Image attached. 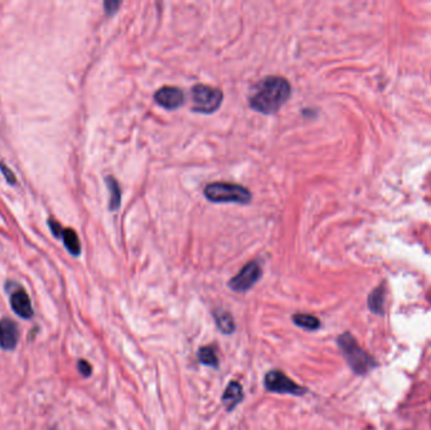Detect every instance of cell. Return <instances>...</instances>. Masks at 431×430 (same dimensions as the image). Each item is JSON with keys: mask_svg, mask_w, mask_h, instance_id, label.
Returning <instances> with one entry per match:
<instances>
[{"mask_svg": "<svg viewBox=\"0 0 431 430\" xmlns=\"http://www.w3.org/2000/svg\"><path fill=\"white\" fill-rule=\"evenodd\" d=\"M292 96V85L282 76H267L256 83L250 94L251 109L271 115L287 104Z\"/></svg>", "mask_w": 431, "mask_h": 430, "instance_id": "1", "label": "cell"}, {"mask_svg": "<svg viewBox=\"0 0 431 430\" xmlns=\"http://www.w3.org/2000/svg\"><path fill=\"white\" fill-rule=\"evenodd\" d=\"M206 199L213 204H249L252 194L249 188L228 182H213L205 187Z\"/></svg>", "mask_w": 431, "mask_h": 430, "instance_id": "2", "label": "cell"}, {"mask_svg": "<svg viewBox=\"0 0 431 430\" xmlns=\"http://www.w3.org/2000/svg\"><path fill=\"white\" fill-rule=\"evenodd\" d=\"M337 342L347 364L356 374L365 375L366 372L376 366L375 360L372 359L365 350L361 348L351 333L341 335L338 337Z\"/></svg>", "mask_w": 431, "mask_h": 430, "instance_id": "3", "label": "cell"}, {"mask_svg": "<svg viewBox=\"0 0 431 430\" xmlns=\"http://www.w3.org/2000/svg\"><path fill=\"white\" fill-rule=\"evenodd\" d=\"M192 110L201 114H212L220 109L223 101V93L220 88L205 83H197L192 88Z\"/></svg>", "mask_w": 431, "mask_h": 430, "instance_id": "4", "label": "cell"}, {"mask_svg": "<svg viewBox=\"0 0 431 430\" xmlns=\"http://www.w3.org/2000/svg\"><path fill=\"white\" fill-rule=\"evenodd\" d=\"M264 387L267 392L287 394L293 397H303L308 392V389L300 387L279 369H271L266 374L264 377Z\"/></svg>", "mask_w": 431, "mask_h": 430, "instance_id": "5", "label": "cell"}, {"mask_svg": "<svg viewBox=\"0 0 431 430\" xmlns=\"http://www.w3.org/2000/svg\"><path fill=\"white\" fill-rule=\"evenodd\" d=\"M262 276V269L257 261H250L243 266L238 276L228 281V287L233 292L245 293L254 287Z\"/></svg>", "mask_w": 431, "mask_h": 430, "instance_id": "6", "label": "cell"}, {"mask_svg": "<svg viewBox=\"0 0 431 430\" xmlns=\"http://www.w3.org/2000/svg\"><path fill=\"white\" fill-rule=\"evenodd\" d=\"M154 100L166 110H176L184 104V93L179 88L164 86L155 91Z\"/></svg>", "mask_w": 431, "mask_h": 430, "instance_id": "7", "label": "cell"}, {"mask_svg": "<svg viewBox=\"0 0 431 430\" xmlns=\"http://www.w3.org/2000/svg\"><path fill=\"white\" fill-rule=\"evenodd\" d=\"M19 341V331L14 320L3 318L0 320V347L4 351H13Z\"/></svg>", "mask_w": 431, "mask_h": 430, "instance_id": "8", "label": "cell"}, {"mask_svg": "<svg viewBox=\"0 0 431 430\" xmlns=\"http://www.w3.org/2000/svg\"><path fill=\"white\" fill-rule=\"evenodd\" d=\"M11 305L13 312L23 320H31L33 317L32 302L29 295L23 289H18L16 292L11 293Z\"/></svg>", "mask_w": 431, "mask_h": 430, "instance_id": "9", "label": "cell"}, {"mask_svg": "<svg viewBox=\"0 0 431 430\" xmlns=\"http://www.w3.org/2000/svg\"><path fill=\"white\" fill-rule=\"evenodd\" d=\"M243 400V390L238 381H231L222 395V403L228 411H233Z\"/></svg>", "mask_w": 431, "mask_h": 430, "instance_id": "10", "label": "cell"}, {"mask_svg": "<svg viewBox=\"0 0 431 430\" xmlns=\"http://www.w3.org/2000/svg\"><path fill=\"white\" fill-rule=\"evenodd\" d=\"M213 315H215L216 325L222 333L233 335V332L236 331V325H235L233 315L230 312L217 309Z\"/></svg>", "mask_w": 431, "mask_h": 430, "instance_id": "11", "label": "cell"}, {"mask_svg": "<svg viewBox=\"0 0 431 430\" xmlns=\"http://www.w3.org/2000/svg\"><path fill=\"white\" fill-rule=\"evenodd\" d=\"M62 238H63V243H65L67 250L70 251V254L73 255V256H78L81 254V243H80V238H78V234L75 232V230L65 229L63 234H62Z\"/></svg>", "mask_w": 431, "mask_h": 430, "instance_id": "12", "label": "cell"}, {"mask_svg": "<svg viewBox=\"0 0 431 430\" xmlns=\"http://www.w3.org/2000/svg\"><path fill=\"white\" fill-rule=\"evenodd\" d=\"M106 186L110 191V210L117 211L122 204V189L114 177H106Z\"/></svg>", "mask_w": 431, "mask_h": 430, "instance_id": "13", "label": "cell"}, {"mask_svg": "<svg viewBox=\"0 0 431 430\" xmlns=\"http://www.w3.org/2000/svg\"><path fill=\"white\" fill-rule=\"evenodd\" d=\"M293 322L295 325L308 330V331H315L321 327V320L312 315H305V313H297L293 315Z\"/></svg>", "mask_w": 431, "mask_h": 430, "instance_id": "14", "label": "cell"}, {"mask_svg": "<svg viewBox=\"0 0 431 430\" xmlns=\"http://www.w3.org/2000/svg\"><path fill=\"white\" fill-rule=\"evenodd\" d=\"M383 303H385V289L378 287L371 293L370 297H368V307L373 313L381 315L382 310H383Z\"/></svg>", "mask_w": 431, "mask_h": 430, "instance_id": "15", "label": "cell"}, {"mask_svg": "<svg viewBox=\"0 0 431 430\" xmlns=\"http://www.w3.org/2000/svg\"><path fill=\"white\" fill-rule=\"evenodd\" d=\"M198 360L199 362L206 366H210L213 369L218 367V357H217V352L213 347L211 346H206V347L199 348L198 351Z\"/></svg>", "mask_w": 431, "mask_h": 430, "instance_id": "16", "label": "cell"}, {"mask_svg": "<svg viewBox=\"0 0 431 430\" xmlns=\"http://www.w3.org/2000/svg\"><path fill=\"white\" fill-rule=\"evenodd\" d=\"M78 371L83 377H89L92 374V367L86 360H80L78 362Z\"/></svg>", "mask_w": 431, "mask_h": 430, "instance_id": "17", "label": "cell"}, {"mask_svg": "<svg viewBox=\"0 0 431 430\" xmlns=\"http://www.w3.org/2000/svg\"><path fill=\"white\" fill-rule=\"evenodd\" d=\"M122 6V3L120 1H115V0H107L104 3V6H105V11L109 16H112V14H115L117 13V9H119V6Z\"/></svg>", "mask_w": 431, "mask_h": 430, "instance_id": "18", "label": "cell"}, {"mask_svg": "<svg viewBox=\"0 0 431 430\" xmlns=\"http://www.w3.org/2000/svg\"><path fill=\"white\" fill-rule=\"evenodd\" d=\"M0 171H1V173L6 177L8 183H11V184H14V183H16V176L13 174V172H11L6 164L0 163Z\"/></svg>", "mask_w": 431, "mask_h": 430, "instance_id": "19", "label": "cell"}, {"mask_svg": "<svg viewBox=\"0 0 431 430\" xmlns=\"http://www.w3.org/2000/svg\"><path fill=\"white\" fill-rule=\"evenodd\" d=\"M48 225H50L52 232L55 234V236H62V234H63V229H62L61 225H60L57 221L50 220L48 221Z\"/></svg>", "mask_w": 431, "mask_h": 430, "instance_id": "20", "label": "cell"}]
</instances>
